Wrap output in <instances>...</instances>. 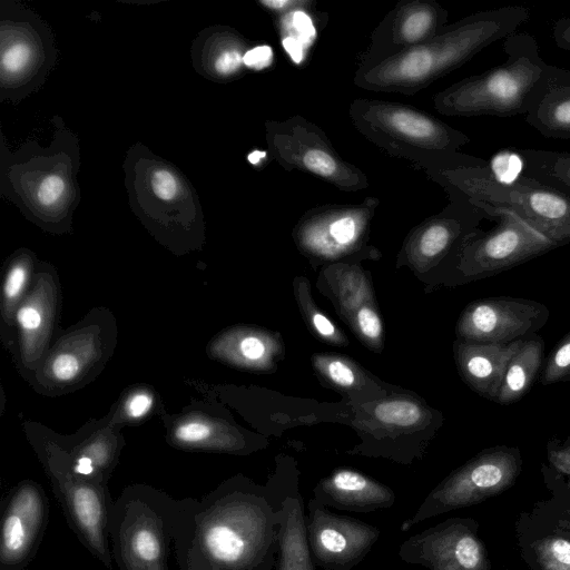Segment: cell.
Here are the masks:
<instances>
[{
    "mask_svg": "<svg viewBox=\"0 0 570 570\" xmlns=\"http://www.w3.org/2000/svg\"><path fill=\"white\" fill-rule=\"evenodd\" d=\"M530 17L528 8L509 6L479 11L446 24L429 41L357 67L353 82L375 92L412 96L452 72L491 43L517 32Z\"/></svg>",
    "mask_w": 570,
    "mask_h": 570,
    "instance_id": "obj_1",
    "label": "cell"
},
{
    "mask_svg": "<svg viewBox=\"0 0 570 570\" xmlns=\"http://www.w3.org/2000/svg\"><path fill=\"white\" fill-rule=\"evenodd\" d=\"M424 173L475 205L515 214L558 247L570 243V190L523 174L501 179L485 159L462 153L450 165Z\"/></svg>",
    "mask_w": 570,
    "mask_h": 570,
    "instance_id": "obj_2",
    "label": "cell"
},
{
    "mask_svg": "<svg viewBox=\"0 0 570 570\" xmlns=\"http://www.w3.org/2000/svg\"><path fill=\"white\" fill-rule=\"evenodd\" d=\"M503 50L507 59L502 63L435 94L434 109L455 117L525 116L543 90L549 65L540 57L537 39L528 32L507 37Z\"/></svg>",
    "mask_w": 570,
    "mask_h": 570,
    "instance_id": "obj_3",
    "label": "cell"
},
{
    "mask_svg": "<svg viewBox=\"0 0 570 570\" xmlns=\"http://www.w3.org/2000/svg\"><path fill=\"white\" fill-rule=\"evenodd\" d=\"M354 128L387 155L426 171L453 163L469 136L433 115L397 101L357 98L348 108Z\"/></svg>",
    "mask_w": 570,
    "mask_h": 570,
    "instance_id": "obj_4",
    "label": "cell"
},
{
    "mask_svg": "<svg viewBox=\"0 0 570 570\" xmlns=\"http://www.w3.org/2000/svg\"><path fill=\"white\" fill-rule=\"evenodd\" d=\"M223 499L204 537L209 557L224 570H273L279 517L267 487L239 482Z\"/></svg>",
    "mask_w": 570,
    "mask_h": 570,
    "instance_id": "obj_5",
    "label": "cell"
},
{
    "mask_svg": "<svg viewBox=\"0 0 570 570\" xmlns=\"http://www.w3.org/2000/svg\"><path fill=\"white\" fill-rule=\"evenodd\" d=\"M69 132L59 145L39 149L37 144L26 145L14 156L2 158V189L17 206L43 220H57L72 212L78 194L75 174L78 158L77 141Z\"/></svg>",
    "mask_w": 570,
    "mask_h": 570,
    "instance_id": "obj_6",
    "label": "cell"
},
{
    "mask_svg": "<svg viewBox=\"0 0 570 570\" xmlns=\"http://www.w3.org/2000/svg\"><path fill=\"white\" fill-rule=\"evenodd\" d=\"M265 139L271 157L285 170H299L354 193L368 187L365 173L344 159L325 131L301 115L266 120Z\"/></svg>",
    "mask_w": 570,
    "mask_h": 570,
    "instance_id": "obj_7",
    "label": "cell"
},
{
    "mask_svg": "<svg viewBox=\"0 0 570 570\" xmlns=\"http://www.w3.org/2000/svg\"><path fill=\"white\" fill-rule=\"evenodd\" d=\"M519 449L498 445L485 449L452 471L424 498L415 513L400 530L407 532L417 523L453 510L480 503L509 489L521 472Z\"/></svg>",
    "mask_w": 570,
    "mask_h": 570,
    "instance_id": "obj_8",
    "label": "cell"
},
{
    "mask_svg": "<svg viewBox=\"0 0 570 570\" xmlns=\"http://www.w3.org/2000/svg\"><path fill=\"white\" fill-rule=\"evenodd\" d=\"M476 206L497 224L485 232L476 229L463 244L456 267L466 278L504 272L558 247L515 214Z\"/></svg>",
    "mask_w": 570,
    "mask_h": 570,
    "instance_id": "obj_9",
    "label": "cell"
},
{
    "mask_svg": "<svg viewBox=\"0 0 570 570\" xmlns=\"http://www.w3.org/2000/svg\"><path fill=\"white\" fill-rule=\"evenodd\" d=\"M1 97L21 98L43 82L55 61L52 35L30 10L2 8Z\"/></svg>",
    "mask_w": 570,
    "mask_h": 570,
    "instance_id": "obj_10",
    "label": "cell"
},
{
    "mask_svg": "<svg viewBox=\"0 0 570 570\" xmlns=\"http://www.w3.org/2000/svg\"><path fill=\"white\" fill-rule=\"evenodd\" d=\"M380 205L368 196L358 204H325L305 212L293 228L297 248L317 261H338L361 252Z\"/></svg>",
    "mask_w": 570,
    "mask_h": 570,
    "instance_id": "obj_11",
    "label": "cell"
},
{
    "mask_svg": "<svg viewBox=\"0 0 570 570\" xmlns=\"http://www.w3.org/2000/svg\"><path fill=\"white\" fill-rule=\"evenodd\" d=\"M397 556L426 570H490L478 523L470 518H449L409 537Z\"/></svg>",
    "mask_w": 570,
    "mask_h": 570,
    "instance_id": "obj_12",
    "label": "cell"
},
{
    "mask_svg": "<svg viewBox=\"0 0 570 570\" xmlns=\"http://www.w3.org/2000/svg\"><path fill=\"white\" fill-rule=\"evenodd\" d=\"M445 191L448 205L416 225L405 238L401 259L416 268H429L446 257L456 259L480 223L490 219L485 210L468 198L450 189Z\"/></svg>",
    "mask_w": 570,
    "mask_h": 570,
    "instance_id": "obj_13",
    "label": "cell"
},
{
    "mask_svg": "<svg viewBox=\"0 0 570 570\" xmlns=\"http://www.w3.org/2000/svg\"><path fill=\"white\" fill-rule=\"evenodd\" d=\"M306 532L313 561L323 570H352L370 553L381 530L332 512L314 498L307 502Z\"/></svg>",
    "mask_w": 570,
    "mask_h": 570,
    "instance_id": "obj_14",
    "label": "cell"
},
{
    "mask_svg": "<svg viewBox=\"0 0 570 570\" xmlns=\"http://www.w3.org/2000/svg\"><path fill=\"white\" fill-rule=\"evenodd\" d=\"M549 315L546 305L532 299L487 297L463 309L455 331L460 341L505 344L534 335Z\"/></svg>",
    "mask_w": 570,
    "mask_h": 570,
    "instance_id": "obj_15",
    "label": "cell"
},
{
    "mask_svg": "<svg viewBox=\"0 0 570 570\" xmlns=\"http://www.w3.org/2000/svg\"><path fill=\"white\" fill-rule=\"evenodd\" d=\"M448 10L434 0L399 1L372 31L357 67L377 63L429 41L448 24Z\"/></svg>",
    "mask_w": 570,
    "mask_h": 570,
    "instance_id": "obj_16",
    "label": "cell"
},
{
    "mask_svg": "<svg viewBox=\"0 0 570 570\" xmlns=\"http://www.w3.org/2000/svg\"><path fill=\"white\" fill-rule=\"evenodd\" d=\"M266 487L279 517L276 570H316L308 546L306 514L296 471H278Z\"/></svg>",
    "mask_w": 570,
    "mask_h": 570,
    "instance_id": "obj_17",
    "label": "cell"
},
{
    "mask_svg": "<svg viewBox=\"0 0 570 570\" xmlns=\"http://www.w3.org/2000/svg\"><path fill=\"white\" fill-rule=\"evenodd\" d=\"M127 171L135 209L154 216H169L199 209L187 180L177 169L158 159L136 158ZM150 214V215H151Z\"/></svg>",
    "mask_w": 570,
    "mask_h": 570,
    "instance_id": "obj_18",
    "label": "cell"
},
{
    "mask_svg": "<svg viewBox=\"0 0 570 570\" xmlns=\"http://www.w3.org/2000/svg\"><path fill=\"white\" fill-rule=\"evenodd\" d=\"M314 499L326 508L370 513L390 509L396 497L382 482L353 469L338 468L322 478L313 489Z\"/></svg>",
    "mask_w": 570,
    "mask_h": 570,
    "instance_id": "obj_19",
    "label": "cell"
},
{
    "mask_svg": "<svg viewBox=\"0 0 570 570\" xmlns=\"http://www.w3.org/2000/svg\"><path fill=\"white\" fill-rule=\"evenodd\" d=\"M523 340L505 344L456 340L453 351L462 380L480 396L495 402L507 365Z\"/></svg>",
    "mask_w": 570,
    "mask_h": 570,
    "instance_id": "obj_20",
    "label": "cell"
},
{
    "mask_svg": "<svg viewBox=\"0 0 570 570\" xmlns=\"http://www.w3.org/2000/svg\"><path fill=\"white\" fill-rule=\"evenodd\" d=\"M525 121L543 137L570 139V69L549 65L543 90Z\"/></svg>",
    "mask_w": 570,
    "mask_h": 570,
    "instance_id": "obj_21",
    "label": "cell"
},
{
    "mask_svg": "<svg viewBox=\"0 0 570 570\" xmlns=\"http://www.w3.org/2000/svg\"><path fill=\"white\" fill-rule=\"evenodd\" d=\"M41 517V500L36 490L17 493L2 525L1 551L7 560L20 558L28 549Z\"/></svg>",
    "mask_w": 570,
    "mask_h": 570,
    "instance_id": "obj_22",
    "label": "cell"
},
{
    "mask_svg": "<svg viewBox=\"0 0 570 570\" xmlns=\"http://www.w3.org/2000/svg\"><path fill=\"white\" fill-rule=\"evenodd\" d=\"M250 49L249 42L236 30L216 28L204 40L199 59L203 69L213 79L227 81L244 72V58Z\"/></svg>",
    "mask_w": 570,
    "mask_h": 570,
    "instance_id": "obj_23",
    "label": "cell"
},
{
    "mask_svg": "<svg viewBox=\"0 0 570 570\" xmlns=\"http://www.w3.org/2000/svg\"><path fill=\"white\" fill-rule=\"evenodd\" d=\"M544 342L538 335L522 341L510 358L495 403L505 405L521 400L531 389L543 365Z\"/></svg>",
    "mask_w": 570,
    "mask_h": 570,
    "instance_id": "obj_24",
    "label": "cell"
},
{
    "mask_svg": "<svg viewBox=\"0 0 570 570\" xmlns=\"http://www.w3.org/2000/svg\"><path fill=\"white\" fill-rule=\"evenodd\" d=\"M521 174L538 181L570 190V151L517 149Z\"/></svg>",
    "mask_w": 570,
    "mask_h": 570,
    "instance_id": "obj_25",
    "label": "cell"
},
{
    "mask_svg": "<svg viewBox=\"0 0 570 570\" xmlns=\"http://www.w3.org/2000/svg\"><path fill=\"white\" fill-rule=\"evenodd\" d=\"M374 417L391 429H412L422 422L423 407L411 399L393 397L380 402L374 407Z\"/></svg>",
    "mask_w": 570,
    "mask_h": 570,
    "instance_id": "obj_26",
    "label": "cell"
},
{
    "mask_svg": "<svg viewBox=\"0 0 570 570\" xmlns=\"http://www.w3.org/2000/svg\"><path fill=\"white\" fill-rule=\"evenodd\" d=\"M313 364L318 373L336 387L352 389L361 383V371L352 361L317 354L313 356Z\"/></svg>",
    "mask_w": 570,
    "mask_h": 570,
    "instance_id": "obj_27",
    "label": "cell"
},
{
    "mask_svg": "<svg viewBox=\"0 0 570 570\" xmlns=\"http://www.w3.org/2000/svg\"><path fill=\"white\" fill-rule=\"evenodd\" d=\"M70 501L78 523L92 537H97L102 514L97 492L89 487H78L72 491Z\"/></svg>",
    "mask_w": 570,
    "mask_h": 570,
    "instance_id": "obj_28",
    "label": "cell"
},
{
    "mask_svg": "<svg viewBox=\"0 0 570 570\" xmlns=\"http://www.w3.org/2000/svg\"><path fill=\"white\" fill-rule=\"evenodd\" d=\"M534 554L541 570H570V539L563 534L535 541Z\"/></svg>",
    "mask_w": 570,
    "mask_h": 570,
    "instance_id": "obj_29",
    "label": "cell"
},
{
    "mask_svg": "<svg viewBox=\"0 0 570 570\" xmlns=\"http://www.w3.org/2000/svg\"><path fill=\"white\" fill-rule=\"evenodd\" d=\"M274 343L275 342L269 335L249 333L239 338L237 353L248 365L254 367H265L271 365L274 351H279V346L274 347Z\"/></svg>",
    "mask_w": 570,
    "mask_h": 570,
    "instance_id": "obj_30",
    "label": "cell"
},
{
    "mask_svg": "<svg viewBox=\"0 0 570 570\" xmlns=\"http://www.w3.org/2000/svg\"><path fill=\"white\" fill-rule=\"evenodd\" d=\"M570 375V332L558 342L546 360L541 372L540 383L542 385L554 384L567 381Z\"/></svg>",
    "mask_w": 570,
    "mask_h": 570,
    "instance_id": "obj_31",
    "label": "cell"
},
{
    "mask_svg": "<svg viewBox=\"0 0 570 570\" xmlns=\"http://www.w3.org/2000/svg\"><path fill=\"white\" fill-rule=\"evenodd\" d=\"M299 298L303 314L313 331L331 344L346 345L347 342L344 335H342L335 324H333L326 315H324L317 306L313 304L311 297L308 296L307 298H303V296L299 295Z\"/></svg>",
    "mask_w": 570,
    "mask_h": 570,
    "instance_id": "obj_32",
    "label": "cell"
},
{
    "mask_svg": "<svg viewBox=\"0 0 570 570\" xmlns=\"http://www.w3.org/2000/svg\"><path fill=\"white\" fill-rule=\"evenodd\" d=\"M354 327L361 338L372 347L382 343L383 326L376 309L371 305L357 307L353 316Z\"/></svg>",
    "mask_w": 570,
    "mask_h": 570,
    "instance_id": "obj_33",
    "label": "cell"
},
{
    "mask_svg": "<svg viewBox=\"0 0 570 570\" xmlns=\"http://www.w3.org/2000/svg\"><path fill=\"white\" fill-rule=\"evenodd\" d=\"M131 547L135 556L146 562L156 561L160 556L159 539L147 528H141L134 533Z\"/></svg>",
    "mask_w": 570,
    "mask_h": 570,
    "instance_id": "obj_34",
    "label": "cell"
},
{
    "mask_svg": "<svg viewBox=\"0 0 570 570\" xmlns=\"http://www.w3.org/2000/svg\"><path fill=\"white\" fill-rule=\"evenodd\" d=\"M17 321L24 338L29 342L43 327V311L36 303H26L18 311Z\"/></svg>",
    "mask_w": 570,
    "mask_h": 570,
    "instance_id": "obj_35",
    "label": "cell"
},
{
    "mask_svg": "<svg viewBox=\"0 0 570 570\" xmlns=\"http://www.w3.org/2000/svg\"><path fill=\"white\" fill-rule=\"evenodd\" d=\"M547 456L557 472L570 474V436L566 440L551 439L547 444Z\"/></svg>",
    "mask_w": 570,
    "mask_h": 570,
    "instance_id": "obj_36",
    "label": "cell"
},
{
    "mask_svg": "<svg viewBox=\"0 0 570 570\" xmlns=\"http://www.w3.org/2000/svg\"><path fill=\"white\" fill-rule=\"evenodd\" d=\"M28 275V268L23 263H17L8 271L3 284V294L9 304L13 303L22 293Z\"/></svg>",
    "mask_w": 570,
    "mask_h": 570,
    "instance_id": "obj_37",
    "label": "cell"
},
{
    "mask_svg": "<svg viewBox=\"0 0 570 570\" xmlns=\"http://www.w3.org/2000/svg\"><path fill=\"white\" fill-rule=\"evenodd\" d=\"M81 362L72 353H60L51 362V373L58 381L68 382L78 376Z\"/></svg>",
    "mask_w": 570,
    "mask_h": 570,
    "instance_id": "obj_38",
    "label": "cell"
},
{
    "mask_svg": "<svg viewBox=\"0 0 570 570\" xmlns=\"http://www.w3.org/2000/svg\"><path fill=\"white\" fill-rule=\"evenodd\" d=\"M257 3L274 17L284 16L297 10H313L315 7L313 0H259Z\"/></svg>",
    "mask_w": 570,
    "mask_h": 570,
    "instance_id": "obj_39",
    "label": "cell"
},
{
    "mask_svg": "<svg viewBox=\"0 0 570 570\" xmlns=\"http://www.w3.org/2000/svg\"><path fill=\"white\" fill-rule=\"evenodd\" d=\"M212 434L209 424L202 421H189L179 425L175 431L177 440L184 443H199L207 440Z\"/></svg>",
    "mask_w": 570,
    "mask_h": 570,
    "instance_id": "obj_40",
    "label": "cell"
},
{
    "mask_svg": "<svg viewBox=\"0 0 570 570\" xmlns=\"http://www.w3.org/2000/svg\"><path fill=\"white\" fill-rule=\"evenodd\" d=\"M153 406V396L145 392L131 395L126 402V413L132 419L146 415Z\"/></svg>",
    "mask_w": 570,
    "mask_h": 570,
    "instance_id": "obj_41",
    "label": "cell"
},
{
    "mask_svg": "<svg viewBox=\"0 0 570 570\" xmlns=\"http://www.w3.org/2000/svg\"><path fill=\"white\" fill-rule=\"evenodd\" d=\"M271 58V49L266 46L253 47L245 55L244 62L246 68L249 69H262L268 63Z\"/></svg>",
    "mask_w": 570,
    "mask_h": 570,
    "instance_id": "obj_42",
    "label": "cell"
},
{
    "mask_svg": "<svg viewBox=\"0 0 570 570\" xmlns=\"http://www.w3.org/2000/svg\"><path fill=\"white\" fill-rule=\"evenodd\" d=\"M552 35L559 48L570 51V17L557 20L552 28Z\"/></svg>",
    "mask_w": 570,
    "mask_h": 570,
    "instance_id": "obj_43",
    "label": "cell"
},
{
    "mask_svg": "<svg viewBox=\"0 0 570 570\" xmlns=\"http://www.w3.org/2000/svg\"><path fill=\"white\" fill-rule=\"evenodd\" d=\"M75 472L82 475H89L94 472V460L89 455H82L77 460Z\"/></svg>",
    "mask_w": 570,
    "mask_h": 570,
    "instance_id": "obj_44",
    "label": "cell"
},
{
    "mask_svg": "<svg viewBox=\"0 0 570 570\" xmlns=\"http://www.w3.org/2000/svg\"><path fill=\"white\" fill-rule=\"evenodd\" d=\"M556 532L570 539V520H560L556 527Z\"/></svg>",
    "mask_w": 570,
    "mask_h": 570,
    "instance_id": "obj_45",
    "label": "cell"
},
{
    "mask_svg": "<svg viewBox=\"0 0 570 570\" xmlns=\"http://www.w3.org/2000/svg\"><path fill=\"white\" fill-rule=\"evenodd\" d=\"M567 381H570V375L568 376Z\"/></svg>",
    "mask_w": 570,
    "mask_h": 570,
    "instance_id": "obj_46",
    "label": "cell"
},
{
    "mask_svg": "<svg viewBox=\"0 0 570 570\" xmlns=\"http://www.w3.org/2000/svg\"><path fill=\"white\" fill-rule=\"evenodd\" d=\"M568 476H569V483H570V474H568Z\"/></svg>",
    "mask_w": 570,
    "mask_h": 570,
    "instance_id": "obj_47",
    "label": "cell"
}]
</instances>
